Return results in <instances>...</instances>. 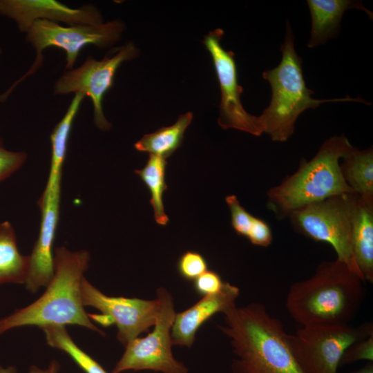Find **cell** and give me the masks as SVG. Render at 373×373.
<instances>
[{
  "instance_id": "cell-1",
  "label": "cell",
  "mask_w": 373,
  "mask_h": 373,
  "mask_svg": "<svg viewBox=\"0 0 373 373\" xmlns=\"http://www.w3.org/2000/svg\"><path fill=\"white\" fill-rule=\"evenodd\" d=\"M90 256L86 250L71 251L64 246L54 252L53 275L43 294L32 303L0 318V334L13 329L49 325H77L104 336L91 321L81 297V285Z\"/></svg>"
},
{
  "instance_id": "cell-2",
  "label": "cell",
  "mask_w": 373,
  "mask_h": 373,
  "mask_svg": "<svg viewBox=\"0 0 373 373\" xmlns=\"http://www.w3.org/2000/svg\"><path fill=\"white\" fill-rule=\"evenodd\" d=\"M220 330L236 355L234 373H305L294 357L281 322L265 306L252 303L224 313Z\"/></svg>"
},
{
  "instance_id": "cell-3",
  "label": "cell",
  "mask_w": 373,
  "mask_h": 373,
  "mask_svg": "<svg viewBox=\"0 0 373 373\" xmlns=\"http://www.w3.org/2000/svg\"><path fill=\"white\" fill-rule=\"evenodd\" d=\"M364 283L343 261H325L289 287L286 307L301 326L348 324L364 298Z\"/></svg>"
},
{
  "instance_id": "cell-4",
  "label": "cell",
  "mask_w": 373,
  "mask_h": 373,
  "mask_svg": "<svg viewBox=\"0 0 373 373\" xmlns=\"http://www.w3.org/2000/svg\"><path fill=\"white\" fill-rule=\"evenodd\" d=\"M353 148L343 135L324 142L311 160H303L294 173L267 191V207L278 218H284L308 204L354 193L345 181L340 167L341 159Z\"/></svg>"
},
{
  "instance_id": "cell-5",
  "label": "cell",
  "mask_w": 373,
  "mask_h": 373,
  "mask_svg": "<svg viewBox=\"0 0 373 373\" xmlns=\"http://www.w3.org/2000/svg\"><path fill=\"white\" fill-rule=\"evenodd\" d=\"M280 50L282 58L274 68L262 73L271 88L269 106L259 116L264 133L274 142H285L294 132L298 116L305 110L316 108L321 104L332 102H356L370 104L360 98L317 99L312 97L314 91L306 86L303 75L302 59L294 47V36L289 21Z\"/></svg>"
},
{
  "instance_id": "cell-6",
  "label": "cell",
  "mask_w": 373,
  "mask_h": 373,
  "mask_svg": "<svg viewBox=\"0 0 373 373\" xmlns=\"http://www.w3.org/2000/svg\"><path fill=\"white\" fill-rule=\"evenodd\" d=\"M124 27V23L119 19L106 23L68 26H62L48 20L35 21L26 33V41L35 50V61L26 74L0 95V101H5L19 83L41 67L45 49L55 47L63 50L66 55L65 70H71L84 47L88 45L100 48L110 47L119 40Z\"/></svg>"
},
{
  "instance_id": "cell-7",
  "label": "cell",
  "mask_w": 373,
  "mask_h": 373,
  "mask_svg": "<svg viewBox=\"0 0 373 373\" xmlns=\"http://www.w3.org/2000/svg\"><path fill=\"white\" fill-rule=\"evenodd\" d=\"M358 197L355 193L334 195L305 205L289 217L295 230L313 240L329 244L336 258L361 278L351 247L352 216Z\"/></svg>"
},
{
  "instance_id": "cell-8",
  "label": "cell",
  "mask_w": 373,
  "mask_h": 373,
  "mask_svg": "<svg viewBox=\"0 0 373 373\" xmlns=\"http://www.w3.org/2000/svg\"><path fill=\"white\" fill-rule=\"evenodd\" d=\"M372 323L301 326L287 334L294 357L305 373H337L342 356L356 342L373 334Z\"/></svg>"
},
{
  "instance_id": "cell-9",
  "label": "cell",
  "mask_w": 373,
  "mask_h": 373,
  "mask_svg": "<svg viewBox=\"0 0 373 373\" xmlns=\"http://www.w3.org/2000/svg\"><path fill=\"white\" fill-rule=\"evenodd\" d=\"M159 309L154 329L146 336L137 337L125 351L111 373L128 370H152L162 373H188L189 369L174 358L171 331L175 316L171 294L164 287L156 291Z\"/></svg>"
},
{
  "instance_id": "cell-10",
  "label": "cell",
  "mask_w": 373,
  "mask_h": 373,
  "mask_svg": "<svg viewBox=\"0 0 373 373\" xmlns=\"http://www.w3.org/2000/svg\"><path fill=\"white\" fill-rule=\"evenodd\" d=\"M138 49L132 41L119 47L111 57L97 60L88 56L78 68L65 70L53 86L55 95L81 93L88 97L93 106L94 122L100 131H108L111 124L103 111V99L113 86L117 70L126 61L135 58Z\"/></svg>"
},
{
  "instance_id": "cell-11",
  "label": "cell",
  "mask_w": 373,
  "mask_h": 373,
  "mask_svg": "<svg viewBox=\"0 0 373 373\" xmlns=\"http://www.w3.org/2000/svg\"><path fill=\"white\" fill-rule=\"evenodd\" d=\"M81 297L84 307H92L101 312L99 315L89 314L90 319L104 327L116 325L117 338L124 346L155 325L159 309L157 298L106 296L85 276L82 281Z\"/></svg>"
},
{
  "instance_id": "cell-12",
  "label": "cell",
  "mask_w": 373,
  "mask_h": 373,
  "mask_svg": "<svg viewBox=\"0 0 373 373\" xmlns=\"http://www.w3.org/2000/svg\"><path fill=\"white\" fill-rule=\"evenodd\" d=\"M223 34L218 28L209 32L203 40L211 56L221 93L218 125L223 129L235 128L260 136L264 131L259 116L251 115L242 105L243 88L238 84L234 54L222 48Z\"/></svg>"
},
{
  "instance_id": "cell-13",
  "label": "cell",
  "mask_w": 373,
  "mask_h": 373,
  "mask_svg": "<svg viewBox=\"0 0 373 373\" xmlns=\"http://www.w3.org/2000/svg\"><path fill=\"white\" fill-rule=\"evenodd\" d=\"M0 15L12 19L24 33L37 20L68 26L103 23L100 11L92 4L73 8L55 0H0Z\"/></svg>"
},
{
  "instance_id": "cell-14",
  "label": "cell",
  "mask_w": 373,
  "mask_h": 373,
  "mask_svg": "<svg viewBox=\"0 0 373 373\" xmlns=\"http://www.w3.org/2000/svg\"><path fill=\"white\" fill-rule=\"evenodd\" d=\"M238 287L224 282L217 293L202 298L187 309L175 314L171 327L172 345L191 347L200 327L216 313L222 314L236 305Z\"/></svg>"
},
{
  "instance_id": "cell-15",
  "label": "cell",
  "mask_w": 373,
  "mask_h": 373,
  "mask_svg": "<svg viewBox=\"0 0 373 373\" xmlns=\"http://www.w3.org/2000/svg\"><path fill=\"white\" fill-rule=\"evenodd\" d=\"M351 247L359 274L373 282V200L358 197L352 216Z\"/></svg>"
},
{
  "instance_id": "cell-16",
  "label": "cell",
  "mask_w": 373,
  "mask_h": 373,
  "mask_svg": "<svg viewBox=\"0 0 373 373\" xmlns=\"http://www.w3.org/2000/svg\"><path fill=\"white\" fill-rule=\"evenodd\" d=\"M312 17L309 48L325 44L336 36L344 12L354 7L367 11L359 3L349 0H307Z\"/></svg>"
},
{
  "instance_id": "cell-17",
  "label": "cell",
  "mask_w": 373,
  "mask_h": 373,
  "mask_svg": "<svg viewBox=\"0 0 373 373\" xmlns=\"http://www.w3.org/2000/svg\"><path fill=\"white\" fill-rule=\"evenodd\" d=\"M29 269V255L20 253L13 226L8 220L0 222V287L25 285Z\"/></svg>"
},
{
  "instance_id": "cell-18",
  "label": "cell",
  "mask_w": 373,
  "mask_h": 373,
  "mask_svg": "<svg viewBox=\"0 0 373 373\" xmlns=\"http://www.w3.org/2000/svg\"><path fill=\"white\" fill-rule=\"evenodd\" d=\"M340 162L343 178L359 197L373 200L372 148L357 150L353 148Z\"/></svg>"
},
{
  "instance_id": "cell-19",
  "label": "cell",
  "mask_w": 373,
  "mask_h": 373,
  "mask_svg": "<svg viewBox=\"0 0 373 373\" xmlns=\"http://www.w3.org/2000/svg\"><path fill=\"white\" fill-rule=\"evenodd\" d=\"M192 119L191 112L181 115L174 124L144 135L135 144V149L166 159L181 145L184 132Z\"/></svg>"
},
{
  "instance_id": "cell-20",
  "label": "cell",
  "mask_w": 373,
  "mask_h": 373,
  "mask_svg": "<svg viewBox=\"0 0 373 373\" xmlns=\"http://www.w3.org/2000/svg\"><path fill=\"white\" fill-rule=\"evenodd\" d=\"M166 164L165 158L150 155L146 165L142 169L135 170L150 191V203L153 209L155 220L162 226L169 222L163 203V195L167 189L165 180Z\"/></svg>"
},
{
  "instance_id": "cell-21",
  "label": "cell",
  "mask_w": 373,
  "mask_h": 373,
  "mask_svg": "<svg viewBox=\"0 0 373 373\" xmlns=\"http://www.w3.org/2000/svg\"><path fill=\"white\" fill-rule=\"evenodd\" d=\"M41 329L44 333L46 343L65 352L84 373H108L74 342L66 327L49 325Z\"/></svg>"
},
{
  "instance_id": "cell-22",
  "label": "cell",
  "mask_w": 373,
  "mask_h": 373,
  "mask_svg": "<svg viewBox=\"0 0 373 373\" xmlns=\"http://www.w3.org/2000/svg\"><path fill=\"white\" fill-rule=\"evenodd\" d=\"M177 269L184 279L193 281L208 270V265L204 257L200 253L187 251L179 258Z\"/></svg>"
},
{
  "instance_id": "cell-23",
  "label": "cell",
  "mask_w": 373,
  "mask_h": 373,
  "mask_svg": "<svg viewBox=\"0 0 373 373\" xmlns=\"http://www.w3.org/2000/svg\"><path fill=\"white\" fill-rule=\"evenodd\" d=\"M225 201L230 210L233 229L238 235L247 237L254 216L240 204L236 195H227Z\"/></svg>"
},
{
  "instance_id": "cell-24",
  "label": "cell",
  "mask_w": 373,
  "mask_h": 373,
  "mask_svg": "<svg viewBox=\"0 0 373 373\" xmlns=\"http://www.w3.org/2000/svg\"><path fill=\"white\" fill-rule=\"evenodd\" d=\"M26 160L27 154L25 152L6 149L0 137V182L18 171Z\"/></svg>"
},
{
  "instance_id": "cell-25",
  "label": "cell",
  "mask_w": 373,
  "mask_h": 373,
  "mask_svg": "<svg viewBox=\"0 0 373 373\" xmlns=\"http://www.w3.org/2000/svg\"><path fill=\"white\" fill-rule=\"evenodd\" d=\"M359 361H373V334L349 347L342 356L341 365Z\"/></svg>"
},
{
  "instance_id": "cell-26",
  "label": "cell",
  "mask_w": 373,
  "mask_h": 373,
  "mask_svg": "<svg viewBox=\"0 0 373 373\" xmlns=\"http://www.w3.org/2000/svg\"><path fill=\"white\" fill-rule=\"evenodd\" d=\"M193 282L195 291L202 296L218 292L224 283L217 272L209 269Z\"/></svg>"
},
{
  "instance_id": "cell-27",
  "label": "cell",
  "mask_w": 373,
  "mask_h": 373,
  "mask_svg": "<svg viewBox=\"0 0 373 373\" xmlns=\"http://www.w3.org/2000/svg\"><path fill=\"white\" fill-rule=\"evenodd\" d=\"M246 238L251 244L265 247L271 243L273 236L269 224L263 220L254 217Z\"/></svg>"
},
{
  "instance_id": "cell-28",
  "label": "cell",
  "mask_w": 373,
  "mask_h": 373,
  "mask_svg": "<svg viewBox=\"0 0 373 373\" xmlns=\"http://www.w3.org/2000/svg\"><path fill=\"white\" fill-rule=\"evenodd\" d=\"M59 363L56 360H52L48 367L45 368H41L35 365H30L28 373H59Z\"/></svg>"
},
{
  "instance_id": "cell-29",
  "label": "cell",
  "mask_w": 373,
  "mask_h": 373,
  "mask_svg": "<svg viewBox=\"0 0 373 373\" xmlns=\"http://www.w3.org/2000/svg\"><path fill=\"white\" fill-rule=\"evenodd\" d=\"M354 373H373V362H368L367 365L358 370Z\"/></svg>"
},
{
  "instance_id": "cell-30",
  "label": "cell",
  "mask_w": 373,
  "mask_h": 373,
  "mask_svg": "<svg viewBox=\"0 0 373 373\" xmlns=\"http://www.w3.org/2000/svg\"><path fill=\"white\" fill-rule=\"evenodd\" d=\"M0 373H17V369L15 366H3L0 364Z\"/></svg>"
},
{
  "instance_id": "cell-31",
  "label": "cell",
  "mask_w": 373,
  "mask_h": 373,
  "mask_svg": "<svg viewBox=\"0 0 373 373\" xmlns=\"http://www.w3.org/2000/svg\"><path fill=\"white\" fill-rule=\"evenodd\" d=\"M1 52H2V50H1V49L0 48V56H1Z\"/></svg>"
}]
</instances>
